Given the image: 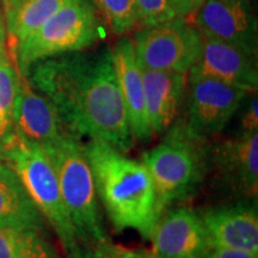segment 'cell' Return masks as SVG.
I'll list each match as a JSON object with an SVG mask.
<instances>
[{
	"label": "cell",
	"instance_id": "obj_4",
	"mask_svg": "<svg viewBox=\"0 0 258 258\" xmlns=\"http://www.w3.org/2000/svg\"><path fill=\"white\" fill-rule=\"evenodd\" d=\"M143 164L152 178L159 218L172 203L194 195L201 184L207 165L203 141L189 137L176 124L164 143L144 153Z\"/></svg>",
	"mask_w": 258,
	"mask_h": 258
},
{
	"label": "cell",
	"instance_id": "obj_7",
	"mask_svg": "<svg viewBox=\"0 0 258 258\" xmlns=\"http://www.w3.org/2000/svg\"><path fill=\"white\" fill-rule=\"evenodd\" d=\"M134 46L144 69L188 74L201 53L202 36L195 24L177 17L138 31Z\"/></svg>",
	"mask_w": 258,
	"mask_h": 258
},
{
	"label": "cell",
	"instance_id": "obj_24",
	"mask_svg": "<svg viewBox=\"0 0 258 258\" xmlns=\"http://www.w3.org/2000/svg\"><path fill=\"white\" fill-rule=\"evenodd\" d=\"M258 131V101L257 97H252L241 116L239 133L247 134Z\"/></svg>",
	"mask_w": 258,
	"mask_h": 258
},
{
	"label": "cell",
	"instance_id": "obj_31",
	"mask_svg": "<svg viewBox=\"0 0 258 258\" xmlns=\"http://www.w3.org/2000/svg\"><path fill=\"white\" fill-rule=\"evenodd\" d=\"M5 163V156H4V148H3V145L0 144V164Z\"/></svg>",
	"mask_w": 258,
	"mask_h": 258
},
{
	"label": "cell",
	"instance_id": "obj_21",
	"mask_svg": "<svg viewBox=\"0 0 258 258\" xmlns=\"http://www.w3.org/2000/svg\"><path fill=\"white\" fill-rule=\"evenodd\" d=\"M19 86L21 74L14 67L8 54L0 56V111L11 121Z\"/></svg>",
	"mask_w": 258,
	"mask_h": 258
},
{
	"label": "cell",
	"instance_id": "obj_25",
	"mask_svg": "<svg viewBox=\"0 0 258 258\" xmlns=\"http://www.w3.org/2000/svg\"><path fill=\"white\" fill-rule=\"evenodd\" d=\"M205 2L206 0H172V5L177 17L190 21Z\"/></svg>",
	"mask_w": 258,
	"mask_h": 258
},
{
	"label": "cell",
	"instance_id": "obj_8",
	"mask_svg": "<svg viewBox=\"0 0 258 258\" xmlns=\"http://www.w3.org/2000/svg\"><path fill=\"white\" fill-rule=\"evenodd\" d=\"M249 92L219 80L189 77L185 117L180 127L205 143L222 132Z\"/></svg>",
	"mask_w": 258,
	"mask_h": 258
},
{
	"label": "cell",
	"instance_id": "obj_18",
	"mask_svg": "<svg viewBox=\"0 0 258 258\" xmlns=\"http://www.w3.org/2000/svg\"><path fill=\"white\" fill-rule=\"evenodd\" d=\"M69 0H12L6 9V31L10 48L15 50L31 36Z\"/></svg>",
	"mask_w": 258,
	"mask_h": 258
},
{
	"label": "cell",
	"instance_id": "obj_34",
	"mask_svg": "<svg viewBox=\"0 0 258 258\" xmlns=\"http://www.w3.org/2000/svg\"><path fill=\"white\" fill-rule=\"evenodd\" d=\"M11 2H12V0H11ZM6 5H8V4H6Z\"/></svg>",
	"mask_w": 258,
	"mask_h": 258
},
{
	"label": "cell",
	"instance_id": "obj_19",
	"mask_svg": "<svg viewBox=\"0 0 258 258\" xmlns=\"http://www.w3.org/2000/svg\"><path fill=\"white\" fill-rule=\"evenodd\" d=\"M42 232L0 227V258H57Z\"/></svg>",
	"mask_w": 258,
	"mask_h": 258
},
{
	"label": "cell",
	"instance_id": "obj_15",
	"mask_svg": "<svg viewBox=\"0 0 258 258\" xmlns=\"http://www.w3.org/2000/svg\"><path fill=\"white\" fill-rule=\"evenodd\" d=\"M12 125L18 135L42 147L70 133L51 103L32 89L27 78L22 76Z\"/></svg>",
	"mask_w": 258,
	"mask_h": 258
},
{
	"label": "cell",
	"instance_id": "obj_17",
	"mask_svg": "<svg viewBox=\"0 0 258 258\" xmlns=\"http://www.w3.org/2000/svg\"><path fill=\"white\" fill-rule=\"evenodd\" d=\"M0 227L44 230V218L6 161L0 164Z\"/></svg>",
	"mask_w": 258,
	"mask_h": 258
},
{
	"label": "cell",
	"instance_id": "obj_1",
	"mask_svg": "<svg viewBox=\"0 0 258 258\" xmlns=\"http://www.w3.org/2000/svg\"><path fill=\"white\" fill-rule=\"evenodd\" d=\"M24 77L51 103L74 137L98 139L124 153L133 147L111 48L47 57Z\"/></svg>",
	"mask_w": 258,
	"mask_h": 258
},
{
	"label": "cell",
	"instance_id": "obj_29",
	"mask_svg": "<svg viewBox=\"0 0 258 258\" xmlns=\"http://www.w3.org/2000/svg\"><path fill=\"white\" fill-rule=\"evenodd\" d=\"M70 258H95V257H93L91 249H86V247L78 246Z\"/></svg>",
	"mask_w": 258,
	"mask_h": 258
},
{
	"label": "cell",
	"instance_id": "obj_3",
	"mask_svg": "<svg viewBox=\"0 0 258 258\" xmlns=\"http://www.w3.org/2000/svg\"><path fill=\"white\" fill-rule=\"evenodd\" d=\"M3 148L5 161L18 176L42 217L54 228L70 258L79 246V240L47 152L41 145L27 140L15 131L3 143Z\"/></svg>",
	"mask_w": 258,
	"mask_h": 258
},
{
	"label": "cell",
	"instance_id": "obj_22",
	"mask_svg": "<svg viewBox=\"0 0 258 258\" xmlns=\"http://www.w3.org/2000/svg\"><path fill=\"white\" fill-rule=\"evenodd\" d=\"M134 3L139 23L144 27H153L177 18L172 0H134Z\"/></svg>",
	"mask_w": 258,
	"mask_h": 258
},
{
	"label": "cell",
	"instance_id": "obj_23",
	"mask_svg": "<svg viewBox=\"0 0 258 258\" xmlns=\"http://www.w3.org/2000/svg\"><path fill=\"white\" fill-rule=\"evenodd\" d=\"M91 251L95 258H127L124 247L112 244L108 237L93 244Z\"/></svg>",
	"mask_w": 258,
	"mask_h": 258
},
{
	"label": "cell",
	"instance_id": "obj_26",
	"mask_svg": "<svg viewBox=\"0 0 258 258\" xmlns=\"http://www.w3.org/2000/svg\"><path fill=\"white\" fill-rule=\"evenodd\" d=\"M202 258H258V253L227 247H209Z\"/></svg>",
	"mask_w": 258,
	"mask_h": 258
},
{
	"label": "cell",
	"instance_id": "obj_11",
	"mask_svg": "<svg viewBox=\"0 0 258 258\" xmlns=\"http://www.w3.org/2000/svg\"><path fill=\"white\" fill-rule=\"evenodd\" d=\"M148 239L160 258H202L209 249L201 215L189 208L164 212Z\"/></svg>",
	"mask_w": 258,
	"mask_h": 258
},
{
	"label": "cell",
	"instance_id": "obj_13",
	"mask_svg": "<svg viewBox=\"0 0 258 258\" xmlns=\"http://www.w3.org/2000/svg\"><path fill=\"white\" fill-rule=\"evenodd\" d=\"M209 247L258 253V213L254 203L239 202L207 209L201 214Z\"/></svg>",
	"mask_w": 258,
	"mask_h": 258
},
{
	"label": "cell",
	"instance_id": "obj_33",
	"mask_svg": "<svg viewBox=\"0 0 258 258\" xmlns=\"http://www.w3.org/2000/svg\"><path fill=\"white\" fill-rule=\"evenodd\" d=\"M4 2H5V5H6V4H9V3L11 2V0H4Z\"/></svg>",
	"mask_w": 258,
	"mask_h": 258
},
{
	"label": "cell",
	"instance_id": "obj_28",
	"mask_svg": "<svg viewBox=\"0 0 258 258\" xmlns=\"http://www.w3.org/2000/svg\"><path fill=\"white\" fill-rule=\"evenodd\" d=\"M127 258H160L158 257L152 250L139 249V250H128L125 249Z\"/></svg>",
	"mask_w": 258,
	"mask_h": 258
},
{
	"label": "cell",
	"instance_id": "obj_32",
	"mask_svg": "<svg viewBox=\"0 0 258 258\" xmlns=\"http://www.w3.org/2000/svg\"><path fill=\"white\" fill-rule=\"evenodd\" d=\"M6 46H0V56L6 55Z\"/></svg>",
	"mask_w": 258,
	"mask_h": 258
},
{
	"label": "cell",
	"instance_id": "obj_30",
	"mask_svg": "<svg viewBox=\"0 0 258 258\" xmlns=\"http://www.w3.org/2000/svg\"><path fill=\"white\" fill-rule=\"evenodd\" d=\"M5 44H6V29H5L4 19H3L2 14H0V46H5Z\"/></svg>",
	"mask_w": 258,
	"mask_h": 258
},
{
	"label": "cell",
	"instance_id": "obj_2",
	"mask_svg": "<svg viewBox=\"0 0 258 258\" xmlns=\"http://www.w3.org/2000/svg\"><path fill=\"white\" fill-rule=\"evenodd\" d=\"M96 192L116 231H138L148 239L157 222V199L143 163L98 139L84 144Z\"/></svg>",
	"mask_w": 258,
	"mask_h": 258
},
{
	"label": "cell",
	"instance_id": "obj_9",
	"mask_svg": "<svg viewBox=\"0 0 258 258\" xmlns=\"http://www.w3.org/2000/svg\"><path fill=\"white\" fill-rule=\"evenodd\" d=\"M192 23L202 37L257 54V19L249 0H206Z\"/></svg>",
	"mask_w": 258,
	"mask_h": 258
},
{
	"label": "cell",
	"instance_id": "obj_14",
	"mask_svg": "<svg viewBox=\"0 0 258 258\" xmlns=\"http://www.w3.org/2000/svg\"><path fill=\"white\" fill-rule=\"evenodd\" d=\"M116 78L123 98L134 140L146 143L153 137L146 112L141 66L135 53L134 40L123 37L111 49Z\"/></svg>",
	"mask_w": 258,
	"mask_h": 258
},
{
	"label": "cell",
	"instance_id": "obj_5",
	"mask_svg": "<svg viewBox=\"0 0 258 258\" xmlns=\"http://www.w3.org/2000/svg\"><path fill=\"white\" fill-rule=\"evenodd\" d=\"M104 36V25L91 0H69L15 50L22 77L47 57L85 50Z\"/></svg>",
	"mask_w": 258,
	"mask_h": 258
},
{
	"label": "cell",
	"instance_id": "obj_20",
	"mask_svg": "<svg viewBox=\"0 0 258 258\" xmlns=\"http://www.w3.org/2000/svg\"><path fill=\"white\" fill-rule=\"evenodd\" d=\"M102 11L111 30L116 35H124L139 24V16L134 0H91Z\"/></svg>",
	"mask_w": 258,
	"mask_h": 258
},
{
	"label": "cell",
	"instance_id": "obj_16",
	"mask_svg": "<svg viewBox=\"0 0 258 258\" xmlns=\"http://www.w3.org/2000/svg\"><path fill=\"white\" fill-rule=\"evenodd\" d=\"M148 122L153 134L175 123L186 90V74L141 67Z\"/></svg>",
	"mask_w": 258,
	"mask_h": 258
},
{
	"label": "cell",
	"instance_id": "obj_10",
	"mask_svg": "<svg viewBox=\"0 0 258 258\" xmlns=\"http://www.w3.org/2000/svg\"><path fill=\"white\" fill-rule=\"evenodd\" d=\"M189 77L219 80L252 92L258 85L256 54L226 42L202 37L201 53L189 71Z\"/></svg>",
	"mask_w": 258,
	"mask_h": 258
},
{
	"label": "cell",
	"instance_id": "obj_6",
	"mask_svg": "<svg viewBox=\"0 0 258 258\" xmlns=\"http://www.w3.org/2000/svg\"><path fill=\"white\" fill-rule=\"evenodd\" d=\"M55 169L61 195L78 240L91 246L104 239L95 182L79 138L66 134L43 146Z\"/></svg>",
	"mask_w": 258,
	"mask_h": 258
},
{
	"label": "cell",
	"instance_id": "obj_27",
	"mask_svg": "<svg viewBox=\"0 0 258 258\" xmlns=\"http://www.w3.org/2000/svg\"><path fill=\"white\" fill-rule=\"evenodd\" d=\"M14 133V125H12V121L0 111V144L8 139L10 135Z\"/></svg>",
	"mask_w": 258,
	"mask_h": 258
},
{
	"label": "cell",
	"instance_id": "obj_12",
	"mask_svg": "<svg viewBox=\"0 0 258 258\" xmlns=\"http://www.w3.org/2000/svg\"><path fill=\"white\" fill-rule=\"evenodd\" d=\"M212 163L222 184L245 199L258 194V133H239L218 144Z\"/></svg>",
	"mask_w": 258,
	"mask_h": 258
}]
</instances>
